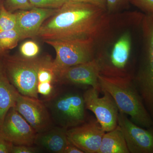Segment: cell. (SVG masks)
I'll return each mask as SVG.
<instances>
[{
  "label": "cell",
  "instance_id": "obj_10",
  "mask_svg": "<svg viewBox=\"0 0 153 153\" xmlns=\"http://www.w3.org/2000/svg\"><path fill=\"white\" fill-rule=\"evenodd\" d=\"M15 108L37 133L52 127L53 121L49 110L46 104L38 99L19 93Z\"/></svg>",
  "mask_w": 153,
  "mask_h": 153
},
{
  "label": "cell",
  "instance_id": "obj_18",
  "mask_svg": "<svg viewBox=\"0 0 153 153\" xmlns=\"http://www.w3.org/2000/svg\"><path fill=\"white\" fill-rule=\"evenodd\" d=\"M21 40L20 34L17 29L0 32V51L13 49Z\"/></svg>",
  "mask_w": 153,
  "mask_h": 153
},
{
  "label": "cell",
  "instance_id": "obj_11",
  "mask_svg": "<svg viewBox=\"0 0 153 153\" xmlns=\"http://www.w3.org/2000/svg\"><path fill=\"white\" fill-rule=\"evenodd\" d=\"M105 132L96 118H91L84 123L66 131L68 141L85 153H98Z\"/></svg>",
  "mask_w": 153,
  "mask_h": 153
},
{
  "label": "cell",
  "instance_id": "obj_17",
  "mask_svg": "<svg viewBox=\"0 0 153 153\" xmlns=\"http://www.w3.org/2000/svg\"><path fill=\"white\" fill-rule=\"evenodd\" d=\"M98 153H130L120 127L105 132Z\"/></svg>",
  "mask_w": 153,
  "mask_h": 153
},
{
  "label": "cell",
  "instance_id": "obj_14",
  "mask_svg": "<svg viewBox=\"0 0 153 153\" xmlns=\"http://www.w3.org/2000/svg\"><path fill=\"white\" fill-rule=\"evenodd\" d=\"M57 10L33 7L29 10H21L15 13L17 18L16 29L21 40L37 37L43 23L54 15Z\"/></svg>",
  "mask_w": 153,
  "mask_h": 153
},
{
  "label": "cell",
  "instance_id": "obj_12",
  "mask_svg": "<svg viewBox=\"0 0 153 153\" xmlns=\"http://www.w3.org/2000/svg\"><path fill=\"white\" fill-rule=\"evenodd\" d=\"M118 125L123 134L130 153H153V127H142L120 111Z\"/></svg>",
  "mask_w": 153,
  "mask_h": 153
},
{
  "label": "cell",
  "instance_id": "obj_16",
  "mask_svg": "<svg viewBox=\"0 0 153 153\" xmlns=\"http://www.w3.org/2000/svg\"><path fill=\"white\" fill-rule=\"evenodd\" d=\"M19 93L10 81L3 62L0 60V126L9 111L16 106Z\"/></svg>",
  "mask_w": 153,
  "mask_h": 153
},
{
  "label": "cell",
  "instance_id": "obj_5",
  "mask_svg": "<svg viewBox=\"0 0 153 153\" xmlns=\"http://www.w3.org/2000/svg\"><path fill=\"white\" fill-rule=\"evenodd\" d=\"M45 104L52 121L58 126L68 130L87 120L83 94L78 91L59 92L49 97Z\"/></svg>",
  "mask_w": 153,
  "mask_h": 153
},
{
  "label": "cell",
  "instance_id": "obj_25",
  "mask_svg": "<svg viewBox=\"0 0 153 153\" xmlns=\"http://www.w3.org/2000/svg\"><path fill=\"white\" fill-rule=\"evenodd\" d=\"M54 84L51 82H38L37 85V91L45 97H50L52 96L54 92Z\"/></svg>",
  "mask_w": 153,
  "mask_h": 153
},
{
  "label": "cell",
  "instance_id": "obj_28",
  "mask_svg": "<svg viewBox=\"0 0 153 153\" xmlns=\"http://www.w3.org/2000/svg\"><path fill=\"white\" fill-rule=\"evenodd\" d=\"M13 146L11 143L0 138V153H11Z\"/></svg>",
  "mask_w": 153,
  "mask_h": 153
},
{
  "label": "cell",
  "instance_id": "obj_20",
  "mask_svg": "<svg viewBox=\"0 0 153 153\" xmlns=\"http://www.w3.org/2000/svg\"><path fill=\"white\" fill-rule=\"evenodd\" d=\"M20 51L23 57L32 58L36 57L40 51V48L36 42L29 41L22 44Z\"/></svg>",
  "mask_w": 153,
  "mask_h": 153
},
{
  "label": "cell",
  "instance_id": "obj_27",
  "mask_svg": "<svg viewBox=\"0 0 153 153\" xmlns=\"http://www.w3.org/2000/svg\"><path fill=\"white\" fill-rule=\"evenodd\" d=\"M66 1L79 2L92 4L107 10L106 0H66Z\"/></svg>",
  "mask_w": 153,
  "mask_h": 153
},
{
  "label": "cell",
  "instance_id": "obj_26",
  "mask_svg": "<svg viewBox=\"0 0 153 153\" xmlns=\"http://www.w3.org/2000/svg\"><path fill=\"white\" fill-rule=\"evenodd\" d=\"M38 150L32 146L26 145H13L11 153H35Z\"/></svg>",
  "mask_w": 153,
  "mask_h": 153
},
{
  "label": "cell",
  "instance_id": "obj_24",
  "mask_svg": "<svg viewBox=\"0 0 153 153\" xmlns=\"http://www.w3.org/2000/svg\"><path fill=\"white\" fill-rule=\"evenodd\" d=\"M107 11L111 14L126 6L130 0H106Z\"/></svg>",
  "mask_w": 153,
  "mask_h": 153
},
{
  "label": "cell",
  "instance_id": "obj_9",
  "mask_svg": "<svg viewBox=\"0 0 153 153\" xmlns=\"http://www.w3.org/2000/svg\"><path fill=\"white\" fill-rule=\"evenodd\" d=\"M37 134L15 107L9 111L0 126V138L13 145L33 146Z\"/></svg>",
  "mask_w": 153,
  "mask_h": 153
},
{
  "label": "cell",
  "instance_id": "obj_23",
  "mask_svg": "<svg viewBox=\"0 0 153 153\" xmlns=\"http://www.w3.org/2000/svg\"><path fill=\"white\" fill-rule=\"evenodd\" d=\"M130 2L145 13H153V0H130Z\"/></svg>",
  "mask_w": 153,
  "mask_h": 153
},
{
  "label": "cell",
  "instance_id": "obj_19",
  "mask_svg": "<svg viewBox=\"0 0 153 153\" xmlns=\"http://www.w3.org/2000/svg\"><path fill=\"white\" fill-rule=\"evenodd\" d=\"M17 18L13 13L2 6L0 10V32L16 29Z\"/></svg>",
  "mask_w": 153,
  "mask_h": 153
},
{
  "label": "cell",
  "instance_id": "obj_13",
  "mask_svg": "<svg viewBox=\"0 0 153 153\" xmlns=\"http://www.w3.org/2000/svg\"><path fill=\"white\" fill-rule=\"evenodd\" d=\"M100 66L97 58L71 66L60 72L57 81L60 84L87 85L101 91L99 83Z\"/></svg>",
  "mask_w": 153,
  "mask_h": 153
},
{
  "label": "cell",
  "instance_id": "obj_21",
  "mask_svg": "<svg viewBox=\"0 0 153 153\" xmlns=\"http://www.w3.org/2000/svg\"><path fill=\"white\" fill-rule=\"evenodd\" d=\"M34 7L58 9L66 2V0H29Z\"/></svg>",
  "mask_w": 153,
  "mask_h": 153
},
{
  "label": "cell",
  "instance_id": "obj_7",
  "mask_svg": "<svg viewBox=\"0 0 153 153\" xmlns=\"http://www.w3.org/2000/svg\"><path fill=\"white\" fill-rule=\"evenodd\" d=\"M131 36L124 33L115 43L109 55H100L97 58L100 66V74L109 77H132L128 70L131 49Z\"/></svg>",
  "mask_w": 153,
  "mask_h": 153
},
{
  "label": "cell",
  "instance_id": "obj_30",
  "mask_svg": "<svg viewBox=\"0 0 153 153\" xmlns=\"http://www.w3.org/2000/svg\"><path fill=\"white\" fill-rule=\"evenodd\" d=\"M3 53L0 51V56H1L2 55Z\"/></svg>",
  "mask_w": 153,
  "mask_h": 153
},
{
  "label": "cell",
  "instance_id": "obj_22",
  "mask_svg": "<svg viewBox=\"0 0 153 153\" xmlns=\"http://www.w3.org/2000/svg\"><path fill=\"white\" fill-rule=\"evenodd\" d=\"M9 10H29L34 7L29 0H7Z\"/></svg>",
  "mask_w": 153,
  "mask_h": 153
},
{
  "label": "cell",
  "instance_id": "obj_2",
  "mask_svg": "<svg viewBox=\"0 0 153 153\" xmlns=\"http://www.w3.org/2000/svg\"><path fill=\"white\" fill-rule=\"evenodd\" d=\"M99 83L101 90L112 96L120 112L129 116L136 124L144 128L153 127V121L146 108L132 77H109L100 75Z\"/></svg>",
  "mask_w": 153,
  "mask_h": 153
},
{
  "label": "cell",
  "instance_id": "obj_1",
  "mask_svg": "<svg viewBox=\"0 0 153 153\" xmlns=\"http://www.w3.org/2000/svg\"><path fill=\"white\" fill-rule=\"evenodd\" d=\"M110 14L89 3L66 1L44 22L37 37L46 40L92 39L109 28Z\"/></svg>",
  "mask_w": 153,
  "mask_h": 153
},
{
  "label": "cell",
  "instance_id": "obj_8",
  "mask_svg": "<svg viewBox=\"0 0 153 153\" xmlns=\"http://www.w3.org/2000/svg\"><path fill=\"white\" fill-rule=\"evenodd\" d=\"M101 91L103 96L100 97V91L91 87L83 94V98L86 109L94 114L102 129L108 132L117 126L119 111L111 94L106 91Z\"/></svg>",
  "mask_w": 153,
  "mask_h": 153
},
{
  "label": "cell",
  "instance_id": "obj_29",
  "mask_svg": "<svg viewBox=\"0 0 153 153\" xmlns=\"http://www.w3.org/2000/svg\"><path fill=\"white\" fill-rule=\"evenodd\" d=\"M63 153H84L82 151L70 142L64 150Z\"/></svg>",
  "mask_w": 153,
  "mask_h": 153
},
{
  "label": "cell",
  "instance_id": "obj_3",
  "mask_svg": "<svg viewBox=\"0 0 153 153\" xmlns=\"http://www.w3.org/2000/svg\"><path fill=\"white\" fill-rule=\"evenodd\" d=\"M143 47L132 80L153 121V13H144L141 25Z\"/></svg>",
  "mask_w": 153,
  "mask_h": 153
},
{
  "label": "cell",
  "instance_id": "obj_31",
  "mask_svg": "<svg viewBox=\"0 0 153 153\" xmlns=\"http://www.w3.org/2000/svg\"><path fill=\"white\" fill-rule=\"evenodd\" d=\"M2 6V5H0V10H1V7Z\"/></svg>",
  "mask_w": 153,
  "mask_h": 153
},
{
  "label": "cell",
  "instance_id": "obj_6",
  "mask_svg": "<svg viewBox=\"0 0 153 153\" xmlns=\"http://www.w3.org/2000/svg\"><path fill=\"white\" fill-rule=\"evenodd\" d=\"M56 52L53 66L58 74L66 68L93 60L94 44L92 39L74 40H46Z\"/></svg>",
  "mask_w": 153,
  "mask_h": 153
},
{
  "label": "cell",
  "instance_id": "obj_15",
  "mask_svg": "<svg viewBox=\"0 0 153 153\" xmlns=\"http://www.w3.org/2000/svg\"><path fill=\"white\" fill-rule=\"evenodd\" d=\"M67 129L61 127H52L43 132L37 133L35 144L51 153H63L70 142Z\"/></svg>",
  "mask_w": 153,
  "mask_h": 153
},
{
  "label": "cell",
  "instance_id": "obj_4",
  "mask_svg": "<svg viewBox=\"0 0 153 153\" xmlns=\"http://www.w3.org/2000/svg\"><path fill=\"white\" fill-rule=\"evenodd\" d=\"M50 59L48 57L28 58L8 56L3 63L10 81L19 93L38 99V71Z\"/></svg>",
  "mask_w": 153,
  "mask_h": 153
}]
</instances>
